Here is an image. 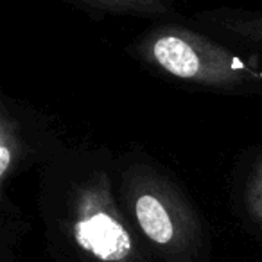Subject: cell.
<instances>
[{
  "instance_id": "1",
  "label": "cell",
  "mask_w": 262,
  "mask_h": 262,
  "mask_svg": "<svg viewBox=\"0 0 262 262\" xmlns=\"http://www.w3.org/2000/svg\"><path fill=\"white\" fill-rule=\"evenodd\" d=\"M115 162L104 144L69 139L38 171V215L54 262H158L120 208Z\"/></svg>"
},
{
  "instance_id": "2",
  "label": "cell",
  "mask_w": 262,
  "mask_h": 262,
  "mask_svg": "<svg viewBox=\"0 0 262 262\" xmlns=\"http://www.w3.org/2000/svg\"><path fill=\"white\" fill-rule=\"evenodd\" d=\"M117 200L158 262H210L207 219L178 178L140 147L117 153Z\"/></svg>"
},
{
  "instance_id": "3",
  "label": "cell",
  "mask_w": 262,
  "mask_h": 262,
  "mask_svg": "<svg viewBox=\"0 0 262 262\" xmlns=\"http://www.w3.org/2000/svg\"><path fill=\"white\" fill-rule=\"evenodd\" d=\"M126 52L153 76L183 90L260 97L262 58L232 47L194 24H149Z\"/></svg>"
},
{
  "instance_id": "4",
  "label": "cell",
  "mask_w": 262,
  "mask_h": 262,
  "mask_svg": "<svg viewBox=\"0 0 262 262\" xmlns=\"http://www.w3.org/2000/svg\"><path fill=\"white\" fill-rule=\"evenodd\" d=\"M69 139L58 119L31 102L0 94V194L31 169L52 162Z\"/></svg>"
},
{
  "instance_id": "5",
  "label": "cell",
  "mask_w": 262,
  "mask_h": 262,
  "mask_svg": "<svg viewBox=\"0 0 262 262\" xmlns=\"http://www.w3.org/2000/svg\"><path fill=\"white\" fill-rule=\"evenodd\" d=\"M95 18L129 16L155 22L180 20L178 0H63Z\"/></svg>"
},
{
  "instance_id": "6",
  "label": "cell",
  "mask_w": 262,
  "mask_h": 262,
  "mask_svg": "<svg viewBox=\"0 0 262 262\" xmlns=\"http://www.w3.org/2000/svg\"><path fill=\"white\" fill-rule=\"evenodd\" d=\"M233 192L241 212L262 233V146H253L237 160Z\"/></svg>"
},
{
  "instance_id": "7",
  "label": "cell",
  "mask_w": 262,
  "mask_h": 262,
  "mask_svg": "<svg viewBox=\"0 0 262 262\" xmlns=\"http://www.w3.org/2000/svg\"><path fill=\"white\" fill-rule=\"evenodd\" d=\"M27 230L29 219L22 208L9 198V192L0 194V262H13Z\"/></svg>"
}]
</instances>
